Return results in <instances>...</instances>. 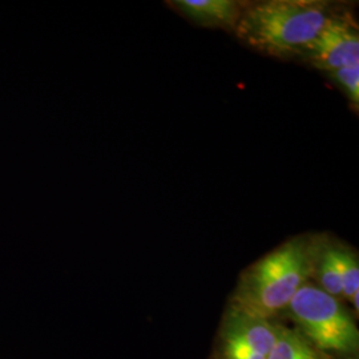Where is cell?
Segmentation results:
<instances>
[{"mask_svg": "<svg viewBox=\"0 0 359 359\" xmlns=\"http://www.w3.org/2000/svg\"><path fill=\"white\" fill-rule=\"evenodd\" d=\"M337 264L339 270V277L342 283V294L344 298L350 301L358 313L359 295V261L357 253L341 243L335 246Z\"/></svg>", "mask_w": 359, "mask_h": 359, "instance_id": "8", "label": "cell"}, {"mask_svg": "<svg viewBox=\"0 0 359 359\" xmlns=\"http://www.w3.org/2000/svg\"><path fill=\"white\" fill-rule=\"evenodd\" d=\"M304 55L311 65L329 72L359 65L358 28L347 16L333 15Z\"/></svg>", "mask_w": 359, "mask_h": 359, "instance_id": "5", "label": "cell"}, {"mask_svg": "<svg viewBox=\"0 0 359 359\" xmlns=\"http://www.w3.org/2000/svg\"><path fill=\"white\" fill-rule=\"evenodd\" d=\"M268 359H333L311 346L308 341L285 323H281L276 344Z\"/></svg>", "mask_w": 359, "mask_h": 359, "instance_id": "7", "label": "cell"}, {"mask_svg": "<svg viewBox=\"0 0 359 359\" xmlns=\"http://www.w3.org/2000/svg\"><path fill=\"white\" fill-rule=\"evenodd\" d=\"M335 81L346 90L347 96L355 105L359 103V65L339 68L330 72Z\"/></svg>", "mask_w": 359, "mask_h": 359, "instance_id": "9", "label": "cell"}, {"mask_svg": "<svg viewBox=\"0 0 359 359\" xmlns=\"http://www.w3.org/2000/svg\"><path fill=\"white\" fill-rule=\"evenodd\" d=\"M287 314L293 327L309 344L333 359H357L359 330L341 299L318 286L305 283L290 301Z\"/></svg>", "mask_w": 359, "mask_h": 359, "instance_id": "3", "label": "cell"}, {"mask_svg": "<svg viewBox=\"0 0 359 359\" xmlns=\"http://www.w3.org/2000/svg\"><path fill=\"white\" fill-rule=\"evenodd\" d=\"M175 6L194 23L208 27H234L243 11L233 0H177Z\"/></svg>", "mask_w": 359, "mask_h": 359, "instance_id": "6", "label": "cell"}, {"mask_svg": "<svg viewBox=\"0 0 359 359\" xmlns=\"http://www.w3.org/2000/svg\"><path fill=\"white\" fill-rule=\"evenodd\" d=\"M283 322L266 320L226 305L210 359H268Z\"/></svg>", "mask_w": 359, "mask_h": 359, "instance_id": "4", "label": "cell"}, {"mask_svg": "<svg viewBox=\"0 0 359 359\" xmlns=\"http://www.w3.org/2000/svg\"><path fill=\"white\" fill-rule=\"evenodd\" d=\"M314 238L298 236L259 258L241 274L228 305L278 320L295 293L313 276Z\"/></svg>", "mask_w": 359, "mask_h": 359, "instance_id": "1", "label": "cell"}, {"mask_svg": "<svg viewBox=\"0 0 359 359\" xmlns=\"http://www.w3.org/2000/svg\"><path fill=\"white\" fill-rule=\"evenodd\" d=\"M332 16L323 1L268 0L244 7L234 29L258 51L287 57L304 53Z\"/></svg>", "mask_w": 359, "mask_h": 359, "instance_id": "2", "label": "cell"}]
</instances>
